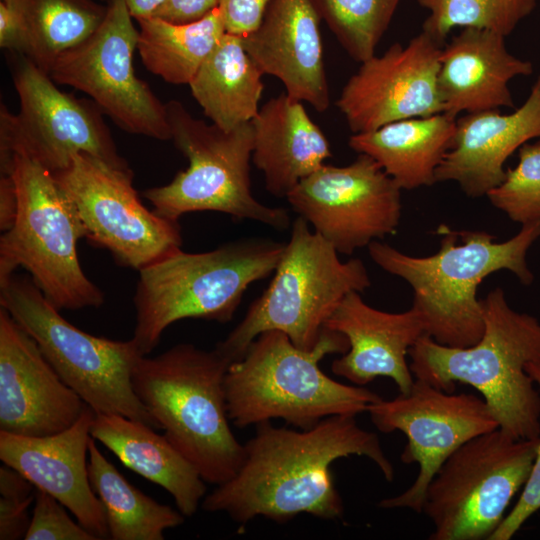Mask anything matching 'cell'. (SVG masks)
Listing matches in <instances>:
<instances>
[{"label": "cell", "instance_id": "f546056e", "mask_svg": "<svg viewBox=\"0 0 540 540\" xmlns=\"http://www.w3.org/2000/svg\"><path fill=\"white\" fill-rule=\"evenodd\" d=\"M26 28L28 57L45 73L64 52L88 39L107 7L94 0H14Z\"/></svg>", "mask_w": 540, "mask_h": 540}, {"label": "cell", "instance_id": "2e32d148", "mask_svg": "<svg viewBox=\"0 0 540 540\" xmlns=\"http://www.w3.org/2000/svg\"><path fill=\"white\" fill-rule=\"evenodd\" d=\"M401 188L370 156L324 164L286 196L291 208L339 254L352 255L396 233Z\"/></svg>", "mask_w": 540, "mask_h": 540}, {"label": "cell", "instance_id": "4dcf8cb0", "mask_svg": "<svg viewBox=\"0 0 540 540\" xmlns=\"http://www.w3.org/2000/svg\"><path fill=\"white\" fill-rule=\"evenodd\" d=\"M429 15L422 31L441 44L455 27L510 35L536 8L537 0H418Z\"/></svg>", "mask_w": 540, "mask_h": 540}, {"label": "cell", "instance_id": "9c48e42d", "mask_svg": "<svg viewBox=\"0 0 540 540\" xmlns=\"http://www.w3.org/2000/svg\"><path fill=\"white\" fill-rule=\"evenodd\" d=\"M166 109L171 140L187 158L188 167L168 184L143 192L156 214L179 221L188 213L215 211L279 231L289 228L286 209L265 205L252 193L251 122L226 132L193 117L180 101H168Z\"/></svg>", "mask_w": 540, "mask_h": 540}, {"label": "cell", "instance_id": "5b68a950", "mask_svg": "<svg viewBox=\"0 0 540 540\" xmlns=\"http://www.w3.org/2000/svg\"><path fill=\"white\" fill-rule=\"evenodd\" d=\"M230 364L216 348L181 343L142 356L131 374L135 395L163 435L217 486L236 475L245 455L229 425L224 379Z\"/></svg>", "mask_w": 540, "mask_h": 540}, {"label": "cell", "instance_id": "277c9868", "mask_svg": "<svg viewBox=\"0 0 540 540\" xmlns=\"http://www.w3.org/2000/svg\"><path fill=\"white\" fill-rule=\"evenodd\" d=\"M348 349L347 338L327 328L312 350L298 348L280 331L262 332L225 374L230 420L239 428L282 419L309 429L329 416L367 411L382 399L378 394L342 384L319 366L325 356Z\"/></svg>", "mask_w": 540, "mask_h": 540}, {"label": "cell", "instance_id": "60d3db41", "mask_svg": "<svg viewBox=\"0 0 540 540\" xmlns=\"http://www.w3.org/2000/svg\"><path fill=\"white\" fill-rule=\"evenodd\" d=\"M108 3L115 0H105ZM136 20L152 17L166 0H122Z\"/></svg>", "mask_w": 540, "mask_h": 540}, {"label": "cell", "instance_id": "d4e9b609", "mask_svg": "<svg viewBox=\"0 0 540 540\" xmlns=\"http://www.w3.org/2000/svg\"><path fill=\"white\" fill-rule=\"evenodd\" d=\"M154 428L118 414H95L90 434L119 461L168 491L186 517L197 512L206 492L196 468Z\"/></svg>", "mask_w": 540, "mask_h": 540}, {"label": "cell", "instance_id": "8d00e7d4", "mask_svg": "<svg viewBox=\"0 0 540 540\" xmlns=\"http://www.w3.org/2000/svg\"><path fill=\"white\" fill-rule=\"evenodd\" d=\"M30 497L0 496V539H25L31 517L28 507L34 501Z\"/></svg>", "mask_w": 540, "mask_h": 540}, {"label": "cell", "instance_id": "8992f818", "mask_svg": "<svg viewBox=\"0 0 540 540\" xmlns=\"http://www.w3.org/2000/svg\"><path fill=\"white\" fill-rule=\"evenodd\" d=\"M285 243L252 237L189 253L179 249L139 270L133 340L146 356L179 320L230 321L247 289L273 274Z\"/></svg>", "mask_w": 540, "mask_h": 540}, {"label": "cell", "instance_id": "836d02e7", "mask_svg": "<svg viewBox=\"0 0 540 540\" xmlns=\"http://www.w3.org/2000/svg\"><path fill=\"white\" fill-rule=\"evenodd\" d=\"M65 506L50 494L36 489L33 514L26 540H98L74 522Z\"/></svg>", "mask_w": 540, "mask_h": 540}, {"label": "cell", "instance_id": "74e56055", "mask_svg": "<svg viewBox=\"0 0 540 540\" xmlns=\"http://www.w3.org/2000/svg\"><path fill=\"white\" fill-rule=\"evenodd\" d=\"M0 47L22 55L27 51L25 23L14 0L0 2Z\"/></svg>", "mask_w": 540, "mask_h": 540}, {"label": "cell", "instance_id": "f1b7e54d", "mask_svg": "<svg viewBox=\"0 0 540 540\" xmlns=\"http://www.w3.org/2000/svg\"><path fill=\"white\" fill-rule=\"evenodd\" d=\"M90 485L103 505L109 539L163 540L164 531L184 522V515L131 485L108 461L91 437L88 448Z\"/></svg>", "mask_w": 540, "mask_h": 540}, {"label": "cell", "instance_id": "5bb4252c", "mask_svg": "<svg viewBox=\"0 0 540 540\" xmlns=\"http://www.w3.org/2000/svg\"><path fill=\"white\" fill-rule=\"evenodd\" d=\"M132 18L122 0L110 2L98 29L60 55L48 75L87 94L126 132L171 140L166 103L135 73L138 30Z\"/></svg>", "mask_w": 540, "mask_h": 540}, {"label": "cell", "instance_id": "6da1fadb", "mask_svg": "<svg viewBox=\"0 0 540 540\" xmlns=\"http://www.w3.org/2000/svg\"><path fill=\"white\" fill-rule=\"evenodd\" d=\"M244 449L236 475L201 503L203 510L226 513L238 523L258 516L277 523L300 514L342 518L344 504L330 468L339 458L367 457L387 481L394 479L377 434L362 429L352 415L329 416L299 431L262 422Z\"/></svg>", "mask_w": 540, "mask_h": 540}, {"label": "cell", "instance_id": "3957f363", "mask_svg": "<svg viewBox=\"0 0 540 540\" xmlns=\"http://www.w3.org/2000/svg\"><path fill=\"white\" fill-rule=\"evenodd\" d=\"M482 305L484 331L477 343L449 347L424 334L409 350L410 370L449 393L456 383L472 386L502 431L540 438V390L526 372L528 363L540 362V322L512 309L501 288L490 291Z\"/></svg>", "mask_w": 540, "mask_h": 540}, {"label": "cell", "instance_id": "4fadbf2b", "mask_svg": "<svg viewBox=\"0 0 540 540\" xmlns=\"http://www.w3.org/2000/svg\"><path fill=\"white\" fill-rule=\"evenodd\" d=\"M52 174L73 203L85 238L108 250L122 266L139 271L181 249L178 221L143 205L132 171L78 153L68 167Z\"/></svg>", "mask_w": 540, "mask_h": 540}, {"label": "cell", "instance_id": "484cf974", "mask_svg": "<svg viewBox=\"0 0 540 540\" xmlns=\"http://www.w3.org/2000/svg\"><path fill=\"white\" fill-rule=\"evenodd\" d=\"M456 119L446 113L403 119L352 134L348 145L372 157L402 190L430 186L452 146Z\"/></svg>", "mask_w": 540, "mask_h": 540}, {"label": "cell", "instance_id": "83f0119b", "mask_svg": "<svg viewBox=\"0 0 540 540\" xmlns=\"http://www.w3.org/2000/svg\"><path fill=\"white\" fill-rule=\"evenodd\" d=\"M137 21V50L143 64L174 85H189L226 33L218 6L188 23H172L155 16Z\"/></svg>", "mask_w": 540, "mask_h": 540}, {"label": "cell", "instance_id": "f35d334b", "mask_svg": "<svg viewBox=\"0 0 540 540\" xmlns=\"http://www.w3.org/2000/svg\"><path fill=\"white\" fill-rule=\"evenodd\" d=\"M218 6V0H166L153 15L172 23L201 19Z\"/></svg>", "mask_w": 540, "mask_h": 540}, {"label": "cell", "instance_id": "d6986e66", "mask_svg": "<svg viewBox=\"0 0 540 540\" xmlns=\"http://www.w3.org/2000/svg\"><path fill=\"white\" fill-rule=\"evenodd\" d=\"M95 412L87 406L68 429L32 437L0 431V459L63 504L96 538L109 539L102 503L88 476V448Z\"/></svg>", "mask_w": 540, "mask_h": 540}, {"label": "cell", "instance_id": "ba28073f", "mask_svg": "<svg viewBox=\"0 0 540 540\" xmlns=\"http://www.w3.org/2000/svg\"><path fill=\"white\" fill-rule=\"evenodd\" d=\"M8 174L18 209L13 226L0 238V282L20 266L59 310L101 306L104 293L85 275L78 258L84 227L53 174L18 155Z\"/></svg>", "mask_w": 540, "mask_h": 540}, {"label": "cell", "instance_id": "603a6c76", "mask_svg": "<svg viewBox=\"0 0 540 540\" xmlns=\"http://www.w3.org/2000/svg\"><path fill=\"white\" fill-rule=\"evenodd\" d=\"M532 73V63L512 55L502 35L463 28L441 51L438 89L442 113L457 118L461 113L513 108L509 82Z\"/></svg>", "mask_w": 540, "mask_h": 540}, {"label": "cell", "instance_id": "ac0fdd59", "mask_svg": "<svg viewBox=\"0 0 540 540\" xmlns=\"http://www.w3.org/2000/svg\"><path fill=\"white\" fill-rule=\"evenodd\" d=\"M87 406L35 340L0 307V431L53 435L71 427Z\"/></svg>", "mask_w": 540, "mask_h": 540}, {"label": "cell", "instance_id": "ffe728a7", "mask_svg": "<svg viewBox=\"0 0 540 540\" xmlns=\"http://www.w3.org/2000/svg\"><path fill=\"white\" fill-rule=\"evenodd\" d=\"M319 20L312 0H271L243 44L264 75L280 80L289 96L324 112L330 96Z\"/></svg>", "mask_w": 540, "mask_h": 540}, {"label": "cell", "instance_id": "30bf717a", "mask_svg": "<svg viewBox=\"0 0 540 540\" xmlns=\"http://www.w3.org/2000/svg\"><path fill=\"white\" fill-rule=\"evenodd\" d=\"M0 306L95 414H118L159 429L132 388L133 368L144 356L133 339L111 340L80 330L31 278L15 273L0 282Z\"/></svg>", "mask_w": 540, "mask_h": 540}, {"label": "cell", "instance_id": "1f68e13d", "mask_svg": "<svg viewBox=\"0 0 540 540\" xmlns=\"http://www.w3.org/2000/svg\"><path fill=\"white\" fill-rule=\"evenodd\" d=\"M340 45L361 63L375 55L400 0H317Z\"/></svg>", "mask_w": 540, "mask_h": 540}, {"label": "cell", "instance_id": "7402d4cb", "mask_svg": "<svg viewBox=\"0 0 540 540\" xmlns=\"http://www.w3.org/2000/svg\"><path fill=\"white\" fill-rule=\"evenodd\" d=\"M540 138V76L525 102L512 113L490 110L456 119L453 143L436 181H454L471 198L486 196L505 178L504 165L519 148Z\"/></svg>", "mask_w": 540, "mask_h": 540}, {"label": "cell", "instance_id": "7a4b0ae2", "mask_svg": "<svg viewBox=\"0 0 540 540\" xmlns=\"http://www.w3.org/2000/svg\"><path fill=\"white\" fill-rule=\"evenodd\" d=\"M540 237V221L522 225L504 242L485 231L445 230L440 249L417 257L373 241L371 259L384 271L405 280L413 290V304L425 333L439 344L464 348L474 345L484 331L480 283L490 274L508 270L528 286L534 276L527 253Z\"/></svg>", "mask_w": 540, "mask_h": 540}, {"label": "cell", "instance_id": "8fae6325", "mask_svg": "<svg viewBox=\"0 0 540 540\" xmlns=\"http://www.w3.org/2000/svg\"><path fill=\"white\" fill-rule=\"evenodd\" d=\"M540 438H515L500 428L452 453L429 483L422 512L431 540H489L531 473Z\"/></svg>", "mask_w": 540, "mask_h": 540}, {"label": "cell", "instance_id": "e0dca14e", "mask_svg": "<svg viewBox=\"0 0 540 540\" xmlns=\"http://www.w3.org/2000/svg\"><path fill=\"white\" fill-rule=\"evenodd\" d=\"M443 46L422 31L407 45L394 43L361 62L336 101L352 134L442 113L438 71Z\"/></svg>", "mask_w": 540, "mask_h": 540}, {"label": "cell", "instance_id": "e575fe53", "mask_svg": "<svg viewBox=\"0 0 540 540\" xmlns=\"http://www.w3.org/2000/svg\"><path fill=\"white\" fill-rule=\"evenodd\" d=\"M526 372L540 390V362H530ZM540 510V442L529 478L512 510L490 536L489 540H510L523 524Z\"/></svg>", "mask_w": 540, "mask_h": 540}, {"label": "cell", "instance_id": "4316f807", "mask_svg": "<svg viewBox=\"0 0 540 540\" xmlns=\"http://www.w3.org/2000/svg\"><path fill=\"white\" fill-rule=\"evenodd\" d=\"M263 75L245 50L243 37L226 32L189 87L211 123L229 132L258 114Z\"/></svg>", "mask_w": 540, "mask_h": 540}, {"label": "cell", "instance_id": "44dd1931", "mask_svg": "<svg viewBox=\"0 0 540 540\" xmlns=\"http://www.w3.org/2000/svg\"><path fill=\"white\" fill-rule=\"evenodd\" d=\"M325 328L343 334L349 349L334 360L331 370L354 385L364 386L377 377L394 381L407 394L414 376L407 363L411 347L426 334L423 321L412 307L390 313L368 305L360 292L349 293L338 305Z\"/></svg>", "mask_w": 540, "mask_h": 540}, {"label": "cell", "instance_id": "7c38bea8", "mask_svg": "<svg viewBox=\"0 0 540 540\" xmlns=\"http://www.w3.org/2000/svg\"><path fill=\"white\" fill-rule=\"evenodd\" d=\"M14 54L12 79L20 109L13 114L1 103V174H8L17 155L54 173L68 167L78 153L132 171L95 102L62 92L28 57Z\"/></svg>", "mask_w": 540, "mask_h": 540}, {"label": "cell", "instance_id": "ab89813d", "mask_svg": "<svg viewBox=\"0 0 540 540\" xmlns=\"http://www.w3.org/2000/svg\"><path fill=\"white\" fill-rule=\"evenodd\" d=\"M18 209V199L14 180L10 174L0 177V229L8 231L14 224Z\"/></svg>", "mask_w": 540, "mask_h": 540}, {"label": "cell", "instance_id": "d6a6232c", "mask_svg": "<svg viewBox=\"0 0 540 540\" xmlns=\"http://www.w3.org/2000/svg\"><path fill=\"white\" fill-rule=\"evenodd\" d=\"M519 160L487 193L491 204L521 225L540 221V138L519 148Z\"/></svg>", "mask_w": 540, "mask_h": 540}, {"label": "cell", "instance_id": "9a60e30c", "mask_svg": "<svg viewBox=\"0 0 540 540\" xmlns=\"http://www.w3.org/2000/svg\"><path fill=\"white\" fill-rule=\"evenodd\" d=\"M367 412L380 432L400 431L406 436L401 461L419 465L408 489L378 503L383 509L408 508L421 513L427 487L446 459L470 439L499 428L483 398L449 393L416 378L407 394L381 399Z\"/></svg>", "mask_w": 540, "mask_h": 540}, {"label": "cell", "instance_id": "d590c367", "mask_svg": "<svg viewBox=\"0 0 540 540\" xmlns=\"http://www.w3.org/2000/svg\"><path fill=\"white\" fill-rule=\"evenodd\" d=\"M271 0H218L227 33L246 36L263 20Z\"/></svg>", "mask_w": 540, "mask_h": 540}, {"label": "cell", "instance_id": "cb8c5ba5", "mask_svg": "<svg viewBox=\"0 0 540 540\" xmlns=\"http://www.w3.org/2000/svg\"><path fill=\"white\" fill-rule=\"evenodd\" d=\"M252 162L266 190L282 198L332 156L328 139L303 102L286 92L270 98L251 121Z\"/></svg>", "mask_w": 540, "mask_h": 540}, {"label": "cell", "instance_id": "52a82bcc", "mask_svg": "<svg viewBox=\"0 0 540 540\" xmlns=\"http://www.w3.org/2000/svg\"><path fill=\"white\" fill-rule=\"evenodd\" d=\"M370 285L362 260L342 261L334 247L298 216L268 287L215 348L232 363L259 334L277 330L298 348L312 350L341 301Z\"/></svg>", "mask_w": 540, "mask_h": 540}]
</instances>
